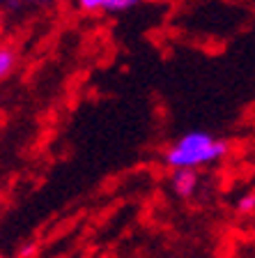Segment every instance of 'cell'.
<instances>
[{
    "label": "cell",
    "mask_w": 255,
    "mask_h": 258,
    "mask_svg": "<svg viewBox=\"0 0 255 258\" xmlns=\"http://www.w3.org/2000/svg\"><path fill=\"white\" fill-rule=\"evenodd\" d=\"M21 3H26V5H30V7H51V5H55L58 0H21Z\"/></svg>",
    "instance_id": "cell-7"
},
{
    "label": "cell",
    "mask_w": 255,
    "mask_h": 258,
    "mask_svg": "<svg viewBox=\"0 0 255 258\" xmlns=\"http://www.w3.org/2000/svg\"><path fill=\"white\" fill-rule=\"evenodd\" d=\"M5 3H10V0H5Z\"/></svg>",
    "instance_id": "cell-8"
},
{
    "label": "cell",
    "mask_w": 255,
    "mask_h": 258,
    "mask_svg": "<svg viewBox=\"0 0 255 258\" xmlns=\"http://www.w3.org/2000/svg\"><path fill=\"white\" fill-rule=\"evenodd\" d=\"M140 0H108L106 12H124V10H131L136 7Z\"/></svg>",
    "instance_id": "cell-4"
},
{
    "label": "cell",
    "mask_w": 255,
    "mask_h": 258,
    "mask_svg": "<svg viewBox=\"0 0 255 258\" xmlns=\"http://www.w3.org/2000/svg\"><path fill=\"white\" fill-rule=\"evenodd\" d=\"M16 67V53L10 46H0V81H5L7 76L14 72Z\"/></svg>",
    "instance_id": "cell-3"
},
{
    "label": "cell",
    "mask_w": 255,
    "mask_h": 258,
    "mask_svg": "<svg viewBox=\"0 0 255 258\" xmlns=\"http://www.w3.org/2000/svg\"><path fill=\"white\" fill-rule=\"evenodd\" d=\"M108 0H78V7L83 12H99V10H106Z\"/></svg>",
    "instance_id": "cell-5"
},
{
    "label": "cell",
    "mask_w": 255,
    "mask_h": 258,
    "mask_svg": "<svg viewBox=\"0 0 255 258\" xmlns=\"http://www.w3.org/2000/svg\"><path fill=\"white\" fill-rule=\"evenodd\" d=\"M237 208H239V212H244V215H250V212H253V208H255V196H253V191H246L244 196L239 199Z\"/></svg>",
    "instance_id": "cell-6"
},
{
    "label": "cell",
    "mask_w": 255,
    "mask_h": 258,
    "mask_svg": "<svg viewBox=\"0 0 255 258\" xmlns=\"http://www.w3.org/2000/svg\"><path fill=\"white\" fill-rule=\"evenodd\" d=\"M225 155H228V143L225 141H218L212 134H205V132H189L168 148L165 164L170 168H175V171L177 168L196 171L198 166L218 161Z\"/></svg>",
    "instance_id": "cell-1"
},
{
    "label": "cell",
    "mask_w": 255,
    "mask_h": 258,
    "mask_svg": "<svg viewBox=\"0 0 255 258\" xmlns=\"http://www.w3.org/2000/svg\"><path fill=\"white\" fill-rule=\"evenodd\" d=\"M198 187V173L191 168H177L173 173V189L180 196H191Z\"/></svg>",
    "instance_id": "cell-2"
}]
</instances>
